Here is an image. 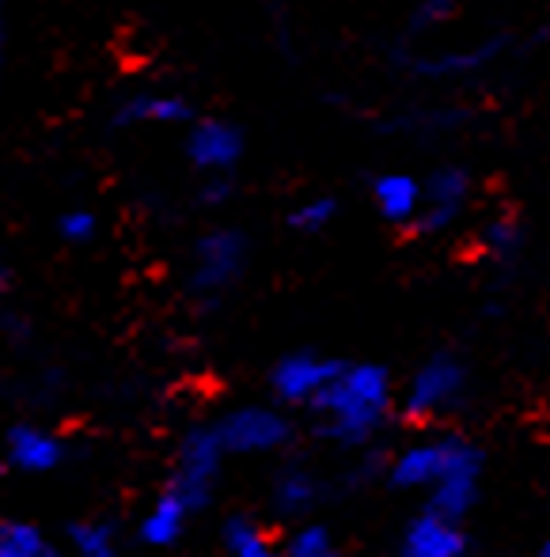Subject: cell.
I'll use <instances>...</instances> for the list:
<instances>
[{
	"mask_svg": "<svg viewBox=\"0 0 550 557\" xmlns=\"http://www.w3.org/2000/svg\"><path fill=\"white\" fill-rule=\"evenodd\" d=\"M406 441L380 462V478L391 493H406L418 505L470 520L486 490V447L455 425L406 429Z\"/></svg>",
	"mask_w": 550,
	"mask_h": 557,
	"instance_id": "6da1fadb",
	"label": "cell"
},
{
	"mask_svg": "<svg viewBox=\"0 0 550 557\" xmlns=\"http://www.w3.org/2000/svg\"><path fill=\"white\" fill-rule=\"evenodd\" d=\"M311 433L338 451H368L399 421V380L380 360L345 357L323 395L304 413Z\"/></svg>",
	"mask_w": 550,
	"mask_h": 557,
	"instance_id": "7a4b0ae2",
	"label": "cell"
},
{
	"mask_svg": "<svg viewBox=\"0 0 550 557\" xmlns=\"http://www.w3.org/2000/svg\"><path fill=\"white\" fill-rule=\"evenodd\" d=\"M470 398H475V368H470V360L455 349H433L399 383V425H455V418L467 410Z\"/></svg>",
	"mask_w": 550,
	"mask_h": 557,
	"instance_id": "3957f363",
	"label": "cell"
},
{
	"mask_svg": "<svg viewBox=\"0 0 550 557\" xmlns=\"http://www.w3.org/2000/svg\"><path fill=\"white\" fill-rule=\"evenodd\" d=\"M250 255H255V243L240 224L201 227L191 239V247H186V300L201 311L220 308L247 281Z\"/></svg>",
	"mask_w": 550,
	"mask_h": 557,
	"instance_id": "277c9868",
	"label": "cell"
},
{
	"mask_svg": "<svg viewBox=\"0 0 550 557\" xmlns=\"http://www.w3.org/2000/svg\"><path fill=\"white\" fill-rule=\"evenodd\" d=\"M209 425H213L228 459H281L293 451L296 433H301V413L281 406L278 398H262V403L228 406Z\"/></svg>",
	"mask_w": 550,
	"mask_h": 557,
	"instance_id": "5b68a950",
	"label": "cell"
},
{
	"mask_svg": "<svg viewBox=\"0 0 550 557\" xmlns=\"http://www.w3.org/2000/svg\"><path fill=\"white\" fill-rule=\"evenodd\" d=\"M228 451L220 447L213 425H191L179 433L175 451H171L168 462V478H163L160 490H168L179 505L191 508V516L198 520L201 512H209L220 493V482H224L228 470Z\"/></svg>",
	"mask_w": 550,
	"mask_h": 557,
	"instance_id": "8992f818",
	"label": "cell"
},
{
	"mask_svg": "<svg viewBox=\"0 0 550 557\" xmlns=\"http://www.w3.org/2000/svg\"><path fill=\"white\" fill-rule=\"evenodd\" d=\"M183 156L194 175H198V183L201 178L235 183L243 160H247V133L232 117L198 114L183 129Z\"/></svg>",
	"mask_w": 550,
	"mask_h": 557,
	"instance_id": "52a82bcc",
	"label": "cell"
},
{
	"mask_svg": "<svg viewBox=\"0 0 550 557\" xmlns=\"http://www.w3.org/2000/svg\"><path fill=\"white\" fill-rule=\"evenodd\" d=\"M345 357H334V352L323 349H289L281 352L278 360L266 372V387H270V398H278L281 406H289L293 413H308L311 403L327 391V383L334 380V372L342 368Z\"/></svg>",
	"mask_w": 550,
	"mask_h": 557,
	"instance_id": "ba28073f",
	"label": "cell"
},
{
	"mask_svg": "<svg viewBox=\"0 0 550 557\" xmlns=\"http://www.w3.org/2000/svg\"><path fill=\"white\" fill-rule=\"evenodd\" d=\"M395 550L403 557H467L475 550L470 520L448 516L440 508L418 505L399 528Z\"/></svg>",
	"mask_w": 550,
	"mask_h": 557,
	"instance_id": "9c48e42d",
	"label": "cell"
},
{
	"mask_svg": "<svg viewBox=\"0 0 550 557\" xmlns=\"http://www.w3.org/2000/svg\"><path fill=\"white\" fill-rule=\"evenodd\" d=\"M475 175L460 163H437L426 175V201H421L418 235H448L467 221L475 206Z\"/></svg>",
	"mask_w": 550,
	"mask_h": 557,
	"instance_id": "30bf717a",
	"label": "cell"
},
{
	"mask_svg": "<svg viewBox=\"0 0 550 557\" xmlns=\"http://www.w3.org/2000/svg\"><path fill=\"white\" fill-rule=\"evenodd\" d=\"M330 485L311 462L281 455L278 467L270 474V490H266V512L278 523H293L304 516H319Z\"/></svg>",
	"mask_w": 550,
	"mask_h": 557,
	"instance_id": "8fae6325",
	"label": "cell"
},
{
	"mask_svg": "<svg viewBox=\"0 0 550 557\" xmlns=\"http://www.w3.org/2000/svg\"><path fill=\"white\" fill-rule=\"evenodd\" d=\"M198 117V107L183 96V91L168 88H133L122 99H114L110 107V125L122 133H140V129H179Z\"/></svg>",
	"mask_w": 550,
	"mask_h": 557,
	"instance_id": "7c38bea8",
	"label": "cell"
},
{
	"mask_svg": "<svg viewBox=\"0 0 550 557\" xmlns=\"http://www.w3.org/2000/svg\"><path fill=\"white\" fill-rule=\"evenodd\" d=\"M4 447V467L23 478H46L58 474L69 462V441L58 429L42 425V421H15L0 436Z\"/></svg>",
	"mask_w": 550,
	"mask_h": 557,
	"instance_id": "4fadbf2b",
	"label": "cell"
},
{
	"mask_svg": "<svg viewBox=\"0 0 550 557\" xmlns=\"http://www.w3.org/2000/svg\"><path fill=\"white\" fill-rule=\"evenodd\" d=\"M509 35H490L482 42H463V46H444L433 53H414L411 73H418L421 81H467V76L486 73L490 65H498L509 53Z\"/></svg>",
	"mask_w": 550,
	"mask_h": 557,
	"instance_id": "5bb4252c",
	"label": "cell"
},
{
	"mask_svg": "<svg viewBox=\"0 0 550 557\" xmlns=\"http://www.w3.org/2000/svg\"><path fill=\"white\" fill-rule=\"evenodd\" d=\"M372 209L388 227L395 232H414L421 221V201H426V175H414L406 168L376 171L368 183Z\"/></svg>",
	"mask_w": 550,
	"mask_h": 557,
	"instance_id": "9a60e30c",
	"label": "cell"
},
{
	"mask_svg": "<svg viewBox=\"0 0 550 557\" xmlns=\"http://www.w3.org/2000/svg\"><path fill=\"white\" fill-rule=\"evenodd\" d=\"M281 543V523L270 512H247L232 508L220 516L217 546L228 557H273Z\"/></svg>",
	"mask_w": 550,
	"mask_h": 557,
	"instance_id": "2e32d148",
	"label": "cell"
},
{
	"mask_svg": "<svg viewBox=\"0 0 550 557\" xmlns=\"http://www.w3.org/2000/svg\"><path fill=\"white\" fill-rule=\"evenodd\" d=\"M191 508L179 505L168 490H156L152 500L133 520V543L145 546V550H175L186 539V531H191Z\"/></svg>",
	"mask_w": 550,
	"mask_h": 557,
	"instance_id": "e0dca14e",
	"label": "cell"
},
{
	"mask_svg": "<svg viewBox=\"0 0 550 557\" xmlns=\"http://www.w3.org/2000/svg\"><path fill=\"white\" fill-rule=\"evenodd\" d=\"M338 535L327 520L319 516H304V520L281 523V543L278 554L285 557H334L338 554Z\"/></svg>",
	"mask_w": 550,
	"mask_h": 557,
	"instance_id": "ac0fdd59",
	"label": "cell"
},
{
	"mask_svg": "<svg viewBox=\"0 0 550 557\" xmlns=\"http://www.w3.org/2000/svg\"><path fill=\"white\" fill-rule=\"evenodd\" d=\"M61 543L38 520L0 516V557H53Z\"/></svg>",
	"mask_w": 550,
	"mask_h": 557,
	"instance_id": "d6986e66",
	"label": "cell"
},
{
	"mask_svg": "<svg viewBox=\"0 0 550 557\" xmlns=\"http://www.w3.org/2000/svg\"><path fill=\"white\" fill-rule=\"evenodd\" d=\"M338 216H342V201L334 194H304L289 206L285 227L293 235H304V239H316V235H327L338 224Z\"/></svg>",
	"mask_w": 550,
	"mask_h": 557,
	"instance_id": "ffe728a7",
	"label": "cell"
},
{
	"mask_svg": "<svg viewBox=\"0 0 550 557\" xmlns=\"http://www.w3.org/2000/svg\"><path fill=\"white\" fill-rule=\"evenodd\" d=\"M65 543L81 557H114L122 550V531L107 516H81L65 528Z\"/></svg>",
	"mask_w": 550,
	"mask_h": 557,
	"instance_id": "44dd1931",
	"label": "cell"
},
{
	"mask_svg": "<svg viewBox=\"0 0 550 557\" xmlns=\"http://www.w3.org/2000/svg\"><path fill=\"white\" fill-rule=\"evenodd\" d=\"M99 227H103V221H99V213L91 206H69L53 221V232H58V239L65 247H88V243H96Z\"/></svg>",
	"mask_w": 550,
	"mask_h": 557,
	"instance_id": "7402d4cb",
	"label": "cell"
},
{
	"mask_svg": "<svg viewBox=\"0 0 550 557\" xmlns=\"http://www.w3.org/2000/svg\"><path fill=\"white\" fill-rule=\"evenodd\" d=\"M467 4L470 0H418L411 12V35H437V30L452 27Z\"/></svg>",
	"mask_w": 550,
	"mask_h": 557,
	"instance_id": "603a6c76",
	"label": "cell"
},
{
	"mask_svg": "<svg viewBox=\"0 0 550 557\" xmlns=\"http://www.w3.org/2000/svg\"><path fill=\"white\" fill-rule=\"evenodd\" d=\"M8 53H12V20H8V0H0V84L8 76Z\"/></svg>",
	"mask_w": 550,
	"mask_h": 557,
	"instance_id": "cb8c5ba5",
	"label": "cell"
},
{
	"mask_svg": "<svg viewBox=\"0 0 550 557\" xmlns=\"http://www.w3.org/2000/svg\"><path fill=\"white\" fill-rule=\"evenodd\" d=\"M8 285H12V273H8V265H4V258H0V300H4V293H8Z\"/></svg>",
	"mask_w": 550,
	"mask_h": 557,
	"instance_id": "d4e9b609",
	"label": "cell"
},
{
	"mask_svg": "<svg viewBox=\"0 0 550 557\" xmlns=\"http://www.w3.org/2000/svg\"><path fill=\"white\" fill-rule=\"evenodd\" d=\"M536 554H539V557H550V528L543 531V539H539V546H536Z\"/></svg>",
	"mask_w": 550,
	"mask_h": 557,
	"instance_id": "484cf974",
	"label": "cell"
},
{
	"mask_svg": "<svg viewBox=\"0 0 550 557\" xmlns=\"http://www.w3.org/2000/svg\"><path fill=\"white\" fill-rule=\"evenodd\" d=\"M4 470H8V467H4V447H0V474H4Z\"/></svg>",
	"mask_w": 550,
	"mask_h": 557,
	"instance_id": "4316f807",
	"label": "cell"
}]
</instances>
